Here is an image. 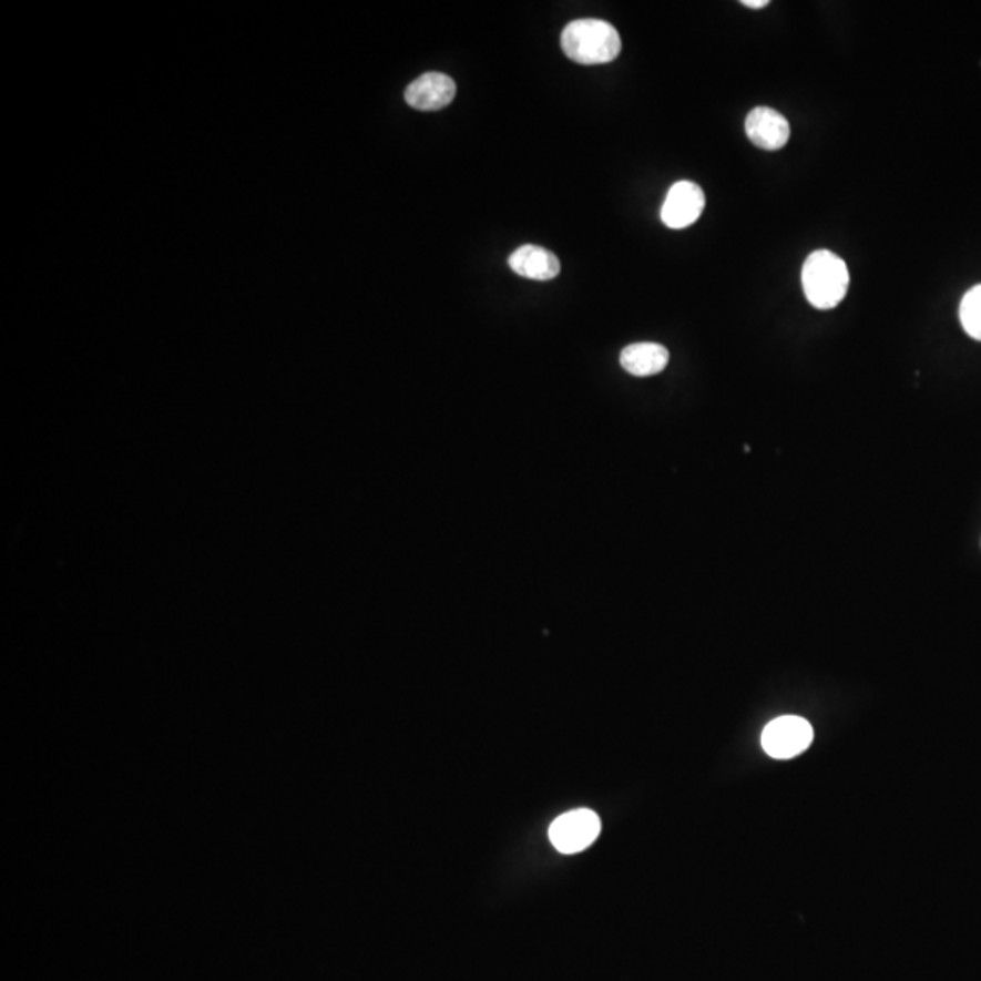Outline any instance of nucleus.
<instances>
[{"label":"nucleus","mask_w":981,"mask_h":981,"mask_svg":"<svg viewBox=\"0 0 981 981\" xmlns=\"http://www.w3.org/2000/svg\"><path fill=\"white\" fill-rule=\"evenodd\" d=\"M560 44L571 61L584 65L607 64L622 51V39L616 28L599 19L569 22L562 31Z\"/></svg>","instance_id":"nucleus-1"},{"label":"nucleus","mask_w":981,"mask_h":981,"mask_svg":"<svg viewBox=\"0 0 981 981\" xmlns=\"http://www.w3.org/2000/svg\"><path fill=\"white\" fill-rule=\"evenodd\" d=\"M801 286L813 306L832 309L846 298L849 289L846 260L827 249L810 253L801 269Z\"/></svg>","instance_id":"nucleus-2"},{"label":"nucleus","mask_w":981,"mask_h":981,"mask_svg":"<svg viewBox=\"0 0 981 981\" xmlns=\"http://www.w3.org/2000/svg\"><path fill=\"white\" fill-rule=\"evenodd\" d=\"M815 738L813 725L800 716H781L770 722L762 735L767 755L776 760H789L809 749Z\"/></svg>","instance_id":"nucleus-3"},{"label":"nucleus","mask_w":981,"mask_h":981,"mask_svg":"<svg viewBox=\"0 0 981 981\" xmlns=\"http://www.w3.org/2000/svg\"><path fill=\"white\" fill-rule=\"evenodd\" d=\"M600 827V818L593 810H571L553 821V826L549 827V838L560 852L574 855L587 849L599 838Z\"/></svg>","instance_id":"nucleus-4"},{"label":"nucleus","mask_w":981,"mask_h":981,"mask_svg":"<svg viewBox=\"0 0 981 981\" xmlns=\"http://www.w3.org/2000/svg\"><path fill=\"white\" fill-rule=\"evenodd\" d=\"M704 190L691 181L673 184L662 206V222L671 229H684L698 221L704 212Z\"/></svg>","instance_id":"nucleus-5"},{"label":"nucleus","mask_w":981,"mask_h":981,"mask_svg":"<svg viewBox=\"0 0 981 981\" xmlns=\"http://www.w3.org/2000/svg\"><path fill=\"white\" fill-rule=\"evenodd\" d=\"M745 133L755 146L776 152L789 142L790 126L780 111L755 108L745 119Z\"/></svg>","instance_id":"nucleus-6"},{"label":"nucleus","mask_w":981,"mask_h":981,"mask_svg":"<svg viewBox=\"0 0 981 981\" xmlns=\"http://www.w3.org/2000/svg\"><path fill=\"white\" fill-rule=\"evenodd\" d=\"M457 95L453 79L443 73H426L409 84L406 102L418 111H438L449 106Z\"/></svg>","instance_id":"nucleus-7"},{"label":"nucleus","mask_w":981,"mask_h":981,"mask_svg":"<svg viewBox=\"0 0 981 981\" xmlns=\"http://www.w3.org/2000/svg\"><path fill=\"white\" fill-rule=\"evenodd\" d=\"M509 267L519 277L529 280H553L559 277L560 260L554 253L540 246H522L509 257Z\"/></svg>","instance_id":"nucleus-8"},{"label":"nucleus","mask_w":981,"mask_h":981,"mask_svg":"<svg viewBox=\"0 0 981 981\" xmlns=\"http://www.w3.org/2000/svg\"><path fill=\"white\" fill-rule=\"evenodd\" d=\"M620 364L634 377H651L664 371L670 364V351L654 343L631 344L620 355Z\"/></svg>","instance_id":"nucleus-9"},{"label":"nucleus","mask_w":981,"mask_h":981,"mask_svg":"<svg viewBox=\"0 0 981 981\" xmlns=\"http://www.w3.org/2000/svg\"><path fill=\"white\" fill-rule=\"evenodd\" d=\"M960 320L967 335L981 343V284L969 289L961 298Z\"/></svg>","instance_id":"nucleus-10"},{"label":"nucleus","mask_w":981,"mask_h":981,"mask_svg":"<svg viewBox=\"0 0 981 981\" xmlns=\"http://www.w3.org/2000/svg\"><path fill=\"white\" fill-rule=\"evenodd\" d=\"M742 4L747 6L750 10H762V8L769 4V0H744Z\"/></svg>","instance_id":"nucleus-11"}]
</instances>
